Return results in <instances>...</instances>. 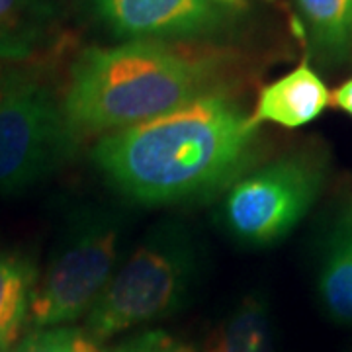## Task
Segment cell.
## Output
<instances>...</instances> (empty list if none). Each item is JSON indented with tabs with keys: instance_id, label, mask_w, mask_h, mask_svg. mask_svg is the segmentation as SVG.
<instances>
[{
	"instance_id": "9c48e42d",
	"label": "cell",
	"mask_w": 352,
	"mask_h": 352,
	"mask_svg": "<svg viewBox=\"0 0 352 352\" xmlns=\"http://www.w3.org/2000/svg\"><path fill=\"white\" fill-rule=\"evenodd\" d=\"M331 90L307 59L286 75L261 88L252 110V120L298 129L315 122L329 108Z\"/></svg>"
},
{
	"instance_id": "52a82bcc",
	"label": "cell",
	"mask_w": 352,
	"mask_h": 352,
	"mask_svg": "<svg viewBox=\"0 0 352 352\" xmlns=\"http://www.w3.org/2000/svg\"><path fill=\"white\" fill-rule=\"evenodd\" d=\"M90 18L118 41L219 47L243 34L247 8L226 0H85Z\"/></svg>"
},
{
	"instance_id": "7a4b0ae2",
	"label": "cell",
	"mask_w": 352,
	"mask_h": 352,
	"mask_svg": "<svg viewBox=\"0 0 352 352\" xmlns=\"http://www.w3.org/2000/svg\"><path fill=\"white\" fill-rule=\"evenodd\" d=\"M235 59L223 51L155 41L88 45L76 53L61 106L76 135H106L233 87Z\"/></svg>"
},
{
	"instance_id": "8992f818",
	"label": "cell",
	"mask_w": 352,
	"mask_h": 352,
	"mask_svg": "<svg viewBox=\"0 0 352 352\" xmlns=\"http://www.w3.org/2000/svg\"><path fill=\"white\" fill-rule=\"evenodd\" d=\"M78 143L61 94L38 73L0 108V196H18L47 180L75 157Z\"/></svg>"
},
{
	"instance_id": "5bb4252c",
	"label": "cell",
	"mask_w": 352,
	"mask_h": 352,
	"mask_svg": "<svg viewBox=\"0 0 352 352\" xmlns=\"http://www.w3.org/2000/svg\"><path fill=\"white\" fill-rule=\"evenodd\" d=\"M16 352H104L100 342L90 337L85 329L50 327L38 329L36 333L28 335Z\"/></svg>"
},
{
	"instance_id": "3957f363",
	"label": "cell",
	"mask_w": 352,
	"mask_h": 352,
	"mask_svg": "<svg viewBox=\"0 0 352 352\" xmlns=\"http://www.w3.org/2000/svg\"><path fill=\"white\" fill-rule=\"evenodd\" d=\"M201 274V249L186 223L155 226L116 268L87 314L85 331L102 342L176 314Z\"/></svg>"
},
{
	"instance_id": "7c38bea8",
	"label": "cell",
	"mask_w": 352,
	"mask_h": 352,
	"mask_svg": "<svg viewBox=\"0 0 352 352\" xmlns=\"http://www.w3.org/2000/svg\"><path fill=\"white\" fill-rule=\"evenodd\" d=\"M36 284L38 270L30 258L0 252V352L12 351L20 337Z\"/></svg>"
},
{
	"instance_id": "ac0fdd59",
	"label": "cell",
	"mask_w": 352,
	"mask_h": 352,
	"mask_svg": "<svg viewBox=\"0 0 352 352\" xmlns=\"http://www.w3.org/2000/svg\"><path fill=\"white\" fill-rule=\"evenodd\" d=\"M226 2H235V4H239V2H243V0H226Z\"/></svg>"
},
{
	"instance_id": "5b68a950",
	"label": "cell",
	"mask_w": 352,
	"mask_h": 352,
	"mask_svg": "<svg viewBox=\"0 0 352 352\" xmlns=\"http://www.w3.org/2000/svg\"><path fill=\"white\" fill-rule=\"evenodd\" d=\"M126 217L104 204H80L65 219L30 305L32 325H69L90 311L118 268Z\"/></svg>"
},
{
	"instance_id": "e0dca14e",
	"label": "cell",
	"mask_w": 352,
	"mask_h": 352,
	"mask_svg": "<svg viewBox=\"0 0 352 352\" xmlns=\"http://www.w3.org/2000/svg\"><path fill=\"white\" fill-rule=\"evenodd\" d=\"M329 106H333L342 113H346L349 118H352V76L331 92Z\"/></svg>"
},
{
	"instance_id": "8fae6325",
	"label": "cell",
	"mask_w": 352,
	"mask_h": 352,
	"mask_svg": "<svg viewBox=\"0 0 352 352\" xmlns=\"http://www.w3.org/2000/svg\"><path fill=\"white\" fill-rule=\"evenodd\" d=\"M309 51L319 65L340 67L352 55V0H294Z\"/></svg>"
},
{
	"instance_id": "6da1fadb",
	"label": "cell",
	"mask_w": 352,
	"mask_h": 352,
	"mask_svg": "<svg viewBox=\"0 0 352 352\" xmlns=\"http://www.w3.org/2000/svg\"><path fill=\"white\" fill-rule=\"evenodd\" d=\"M261 127L233 87L98 138L90 159L126 200L161 208L221 196L256 163Z\"/></svg>"
},
{
	"instance_id": "2e32d148",
	"label": "cell",
	"mask_w": 352,
	"mask_h": 352,
	"mask_svg": "<svg viewBox=\"0 0 352 352\" xmlns=\"http://www.w3.org/2000/svg\"><path fill=\"white\" fill-rule=\"evenodd\" d=\"M38 73V69L30 63L0 61V108L18 88L25 85L30 78H34Z\"/></svg>"
},
{
	"instance_id": "ba28073f",
	"label": "cell",
	"mask_w": 352,
	"mask_h": 352,
	"mask_svg": "<svg viewBox=\"0 0 352 352\" xmlns=\"http://www.w3.org/2000/svg\"><path fill=\"white\" fill-rule=\"evenodd\" d=\"M317 298L325 314L342 325H352V194L337 204L317 256Z\"/></svg>"
},
{
	"instance_id": "4fadbf2b",
	"label": "cell",
	"mask_w": 352,
	"mask_h": 352,
	"mask_svg": "<svg viewBox=\"0 0 352 352\" xmlns=\"http://www.w3.org/2000/svg\"><path fill=\"white\" fill-rule=\"evenodd\" d=\"M208 352H274L270 309L261 294L241 300L214 331Z\"/></svg>"
},
{
	"instance_id": "9a60e30c",
	"label": "cell",
	"mask_w": 352,
	"mask_h": 352,
	"mask_svg": "<svg viewBox=\"0 0 352 352\" xmlns=\"http://www.w3.org/2000/svg\"><path fill=\"white\" fill-rule=\"evenodd\" d=\"M110 352H196L190 344L170 337L164 331H145L129 337Z\"/></svg>"
},
{
	"instance_id": "30bf717a",
	"label": "cell",
	"mask_w": 352,
	"mask_h": 352,
	"mask_svg": "<svg viewBox=\"0 0 352 352\" xmlns=\"http://www.w3.org/2000/svg\"><path fill=\"white\" fill-rule=\"evenodd\" d=\"M59 0H0V61L28 63L55 41Z\"/></svg>"
},
{
	"instance_id": "277c9868",
	"label": "cell",
	"mask_w": 352,
	"mask_h": 352,
	"mask_svg": "<svg viewBox=\"0 0 352 352\" xmlns=\"http://www.w3.org/2000/svg\"><path fill=\"white\" fill-rule=\"evenodd\" d=\"M327 176L329 157L321 145H302L252 164L221 194L219 223L245 247L276 245L311 212Z\"/></svg>"
}]
</instances>
